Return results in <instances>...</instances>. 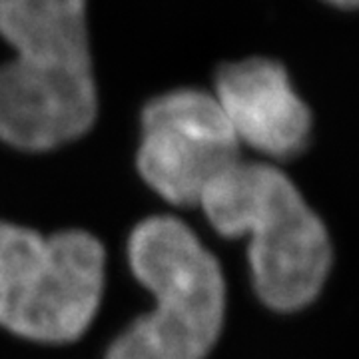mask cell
<instances>
[{"label": "cell", "mask_w": 359, "mask_h": 359, "mask_svg": "<svg viewBox=\"0 0 359 359\" xmlns=\"http://www.w3.org/2000/svg\"><path fill=\"white\" fill-rule=\"evenodd\" d=\"M200 205L222 236L250 240L254 285L269 308L294 311L320 294L332 264L327 231L282 170L240 160Z\"/></svg>", "instance_id": "6da1fadb"}, {"label": "cell", "mask_w": 359, "mask_h": 359, "mask_svg": "<svg viewBox=\"0 0 359 359\" xmlns=\"http://www.w3.org/2000/svg\"><path fill=\"white\" fill-rule=\"evenodd\" d=\"M130 268L154 309L116 339L108 359H204L218 339L226 287L216 257L180 219H144L128 242Z\"/></svg>", "instance_id": "7a4b0ae2"}, {"label": "cell", "mask_w": 359, "mask_h": 359, "mask_svg": "<svg viewBox=\"0 0 359 359\" xmlns=\"http://www.w3.org/2000/svg\"><path fill=\"white\" fill-rule=\"evenodd\" d=\"M104 290V250L86 231H39L0 222V325L34 341L86 332Z\"/></svg>", "instance_id": "3957f363"}, {"label": "cell", "mask_w": 359, "mask_h": 359, "mask_svg": "<svg viewBox=\"0 0 359 359\" xmlns=\"http://www.w3.org/2000/svg\"><path fill=\"white\" fill-rule=\"evenodd\" d=\"M240 148L218 100L204 90H172L142 112L138 168L170 204L200 205L214 180L242 160Z\"/></svg>", "instance_id": "277c9868"}, {"label": "cell", "mask_w": 359, "mask_h": 359, "mask_svg": "<svg viewBox=\"0 0 359 359\" xmlns=\"http://www.w3.org/2000/svg\"><path fill=\"white\" fill-rule=\"evenodd\" d=\"M214 98L240 144L276 160L306 150L311 112L280 62L254 56L219 66Z\"/></svg>", "instance_id": "5b68a950"}, {"label": "cell", "mask_w": 359, "mask_h": 359, "mask_svg": "<svg viewBox=\"0 0 359 359\" xmlns=\"http://www.w3.org/2000/svg\"><path fill=\"white\" fill-rule=\"evenodd\" d=\"M0 36L14 50L2 66L32 80H94L86 0H0Z\"/></svg>", "instance_id": "8992f818"}, {"label": "cell", "mask_w": 359, "mask_h": 359, "mask_svg": "<svg viewBox=\"0 0 359 359\" xmlns=\"http://www.w3.org/2000/svg\"><path fill=\"white\" fill-rule=\"evenodd\" d=\"M337 11H359V0H321Z\"/></svg>", "instance_id": "52a82bcc"}]
</instances>
